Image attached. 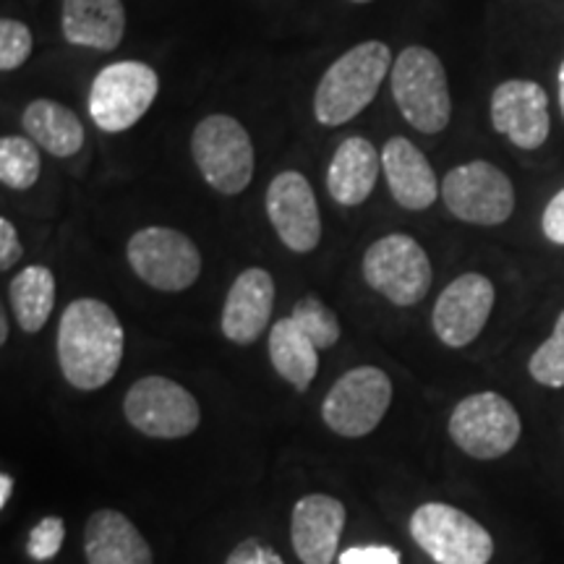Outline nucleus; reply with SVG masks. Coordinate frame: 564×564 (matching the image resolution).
I'll return each instance as SVG.
<instances>
[{
    "label": "nucleus",
    "mask_w": 564,
    "mask_h": 564,
    "mask_svg": "<svg viewBox=\"0 0 564 564\" xmlns=\"http://www.w3.org/2000/svg\"><path fill=\"white\" fill-rule=\"evenodd\" d=\"M340 564H400V552L392 546H352L337 556Z\"/></svg>",
    "instance_id": "7c9ffc66"
},
{
    "label": "nucleus",
    "mask_w": 564,
    "mask_h": 564,
    "mask_svg": "<svg viewBox=\"0 0 564 564\" xmlns=\"http://www.w3.org/2000/svg\"><path fill=\"white\" fill-rule=\"evenodd\" d=\"M126 257L133 274L160 293L188 291L202 274V253L186 232L150 225L129 238Z\"/></svg>",
    "instance_id": "423d86ee"
},
{
    "label": "nucleus",
    "mask_w": 564,
    "mask_h": 564,
    "mask_svg": "<svg viewBox=\"0 0 564 564\" xmlns=\"http://www.w3.org/2000/svg\"><path fill=\"white\" fill-rule=\"evenodd\" d=\"M63 539H66V525L61 518H45L32 528L30 544H26V554L34 562H47L61 552Z\"/></svg>",
    "instance_id": "c85d7f7f"
},
{
    "label": "nucleus",
    "mask_w": 564,
    "mask_h": 564,
    "mask_svg": "<svg viewBox=\"0 0 564 564\" xmlns=\"http://www.w3.org/2000/svg\"><path fill=\"white\" fill-rule=\"evenodd\" d=\"M267 217L285 249L312 253L322 241V215L308 178L299 171H282L267 186Z\"/></svg>",
    "instance_id": "ddd939ff"
},
{
    "label": "nucleus",
    "mask_w": 564,
    "mask_h": 564,
    "mask_svg": "<svg viewBox=\"0 0 564 564\" xmlns=\"http://www.w3.org/2000/svg\"><path fill=\"white\" fill-rule=\"evenodd\" d=\"M11 491H13V478L9 474H3L0 476V507L9 505Z\"/></svg>",
    "instance_id": "72a5a7b5"
},
{
    "label": "nucleus",
    "mask_w": 564,
    "mask_h": 564,
    "mask_svg": "<svg viewBox=\"0 0 564 564\" xmlns=\"http://www.w3.org/2000/svg\"><path fill=\"white\" fill-rule=\"evenodd\" d=\"M497 291L486 274L465 272L440 293L432 312V327L447 348H465L484 333Z\"/></svg>",
    "instance_id": "4468645a"
},
{
    "label": "nucleus",
    "mask_w": 564,
    "mask_h": 564,
    "mask_svg": "<svg viewBox=\"0 0 564 564\" xmlns=\"http://www.w3.org/2000/svg\"><path fill=\"white\" fill-rule=\"evenodd\" d=\"M491 126L520 150H539L552 131L549 95L539 82L507 79L491 91Z\"/></svg>",
    "instance_id": "2eb2a0df"
},
{
    "label": "nucleus",
    "mask_w": 564,
    "mask_h": 564,
    "mask_svg": "<svg viewBox=\"0 0 564 564\" xmlns=\"http://www.w3.org/2000/svg\"><path fill=\"white\" fill-rule=\"evenodd\" d=\"M126 421L152 440H183L199 429V403L186 387L167 377H144L123 400Z\"/></svg>",
    "instance_id": "f8f14e48"
},
{
    "label": "nucleus",
    "mask_w": 564,
    "mask_h": 564,
    "mask_svg": "<svg viewBox=\"0 0 564 564\" xmlns=\"http://www.w3.org/2000/svg\"><path fill=\"white\" fill-rule=\"evenodd\" d=\"M411 535L436 564H489L494 556L491 533L453 505H421L411 514Z\"/></svg>",
    "instance_id": "6e6552de"
},
{
    "label": "nucleus",
    "mask_w": 564,
    "mask_h": 564,
    "mask_svg": "<svg viewBox=\"0 0 564 564\" xmlns=\"http://www.w3.org/2000/svg\"><path fill=\"white\" fill-rule=\"evenodd\" d=\"M528 371L539 384L552 387V390L564 387V312L556 319L549 340L541 348H535L531 361H528Z\"/></svg>",
    "instance_id": "bb28decb"
},
{
    "label": "nucleus",
    "mask_w": 564,
    "mask_h": 564,
    "mask_svg": "<svg viewBox=\"0 0 564 564\" xmlns=\"http://www.w3.org/2000/svg\"><path fill=\"white\" fill-rule=\"evenodd\" d=\"M225 564H285V562H282V556L274 552L270 544H264V541L259 539H249L232 549Z\"/></svg>",
    "instance_id": "c756f323"
},
{
    "label": "nucleus",
    "mask_w": 564,
    "mask_h": 564,
    "mask_svg": "<svg viewBox=\"0 0 564 564\" xmlns=\"http://www.w3.org/2000/svg\"><path fill=\"white\" fill-rule=\"evenodd\" d=\"M126 335L116 312L105 301L68 303L58 324V364L76 390H100L121 369Z\"/></svg>",
    "instance_id": "f257e3e1"
},
{
    "label": "nucleus",
    "mask_w": 564,
    "mask_h": 564,
    "mask_svg": "<svg viewBox=\"0 0 564 564\" xmlns=\"http://www.w3.org/2000/svg\"><path fill=\"white\" fill-rule=\"evenodd\" d=\"M9 301L19 327L26 335L40 333L51 319L55 306V274L42 264L21 270L9 285Z\"/></svg>",
    "instance_id": "b1692460"
},
{
    "label": "nucleus",
    "mask_w": 564,
    "mask_h": 564,
    "mask_svg": "<svg viewBox=\"0 0 564 564\" xmlns=\"http://www.w3.org/2000/svg\"><path fill=\"white\" fill-rule=\"evenodd\" d=\"M345 505L327 494H308L295 502L291 539L303 564H333L345 528Z\"/></svg>",
    "instance_id": "dca6fc26"
},
{
    "label": "nucleus",
    "mask_w": 564,
    "mask_h": 564,
    "mask_svg": "<svg viewBox=\"0 0 564 564\" xmlns=\"http://www.w3.org/2000/svg\"><path fill=\"white\" fill-rule=\"evenodd\" d=\"M541 228L544 236L556 246H564V188L560 194L552 196V202L546 204L544 217H541Z\"/></svg>",
    "instance_id": "473e14b6"
},
{
    "label": "nucleus",
    "mask_w": 564,
    "mask_h": 564,
    "mask_svg": "<svg viewBox=\"0 0 564 564\" xmlns=\"http://www.w3.org/2000/svg\"><path fill=\"white\" fill-rule=\"evenodd\" d=\"M34 47L32 30L19 19L0 21V68L9 74L30 61Z\"/></svg>",
    "instance_id": "cd10ccee"
},
{
    "label": "nucleus",
    "mask_w": 564,
    "mask_h": 564,
    "mask_svg": "<svg viewBox=\"0 0 564 564\" xmlns=\"http://www.w3.org/2000/svg\"><path fill=\"white\" fill-rule=\"evenodd\" d=\"M392 63L390 45L382 40H366L333 61L314 91L316 123L337 129L361 116L382 89Z\"/></svg>",
    "instance_id": "f03ea898"
},
{
    "label": "nucleus",
    "mask_w": 564,
    "mask_h": 564,
    "mask_svg": "<svg viewBox=\"0 0 564 564\" xmlns=\"http://www.w3.org/2000/svg\"><path fill=\"white\" fill-rule=\"evenodd\" d=\"M556 82H560V108H562V116H564V61L560 66V76H556Z\"/></svg>",
    "instance_id": "c9c22d12"
},
{
    "label": "nucleus",
    "mask_w": 564,
    "mask_h": 564,
    "mask_svg": "<svg viewBox=\"0 0 564 564\" xmlns=\"http://www.w3.org/2000/svg\"><path fill=\"white\" fill-rule=\"evenodd\" d=\"M21 126H24L26 137H30L40 150L51 152L53 158H74V154L82 152L84 139V126L74 110L66 108L63 102L55 100H32L24 108V116H21Z\"/></svg>",
    "instance_id": "4be33fe9"
},
{
    "label": "nucleus",
    "mask_w": 564,
    "mask_h": 564,
    "mask_svg": "<svg viewBox=\"0 0 564 564\" xmlns=\"http://www.w3.org/2000/svg\"><path fill=\"white\" fill-rule=\"evenodd\" d=\"M24 257V246L9 217H0V270H11Z\"/></svg>",
    "instance_id": "2f4dec72"
},
{
    "label": "nucleus",
    "mask_w": 564,
    "mask_h": 564,
    "mask_svg": "<svg viewBox=\"0 0 564 564\" xmlns=\"http://www.w3.org/2000/svg\"><path fill=\"white\" fill-rule=\"evenodd\" d=\"M392 403L390 377L377 366L345 371L322 403V419L345 440L371 434Z\"/></svg>",
    "instance_id": "9b49d317"
},
{
    "label": "nucleus",
    "mask_w": 564,
    "mask_h": 564,
    "mask_svg": "<svg viewBox=\"0 0 564 564\" xmlns=\"http://www.w3.org/2000/svg\"><path fill=\"white\" fill-rule=\"evenodd\" d=\"M520 415L497 392H476L463 398L449 415V436L465 455L476 460H497L518 444Z\"/></svg>",
    "instance_id": "9d476101"
},
{
    "label": "nucleus",
    "mask_w": 564,
    "mask_h": 564,
    "mask_svg": "<svg viewBox=\"0 0 564 564\" xmlns=\"http://www.w3.org/2000/svg\"><path fill=\"white\" fill-rule=\"evenodd\" d=\"M390 89L400 116L421 133H442L453 121L447 70L440 55L411 45L398 55L390 70Z\"/></svg>",
    "instance_id": "7ed1b4c3"
},
{
    "label": "nucleus",
    "mask_w": 564,
    "mask_h": 564,
    "mask_svg": "<svg viewBox=\"0 0 564 564\" xmlns=\"http://www.w3.org/2000/svg\"><path fill=\"white\" fill-rule=\"evenodd\" d=\"M192 158L202 178L217 194L236 196L251 186L257 152L249 131L238 118L225 112L202 118L192 133Z\"/></svg>",
    "instance_id": "20e7f679"
},
{
    "label": "nucleus",
    "mask_w": 564,
    "mask_h": 564,
    "mask_svg": "<svg viewBox=\"0 0 564 564\" xmlns=\"http://www.w3.org/2000/svg\"><path fill=\"white\" fill-rule=\"evenodd\" d=\"M63 37L76 47L112 53L123 42V0H63Z\"/></svg>",
    "instance_id": "aec40b11"
},
{
    "label": "nucleus",
    "mask_w": 564,
    "mask_h": 564,
    "mask_svg": "<svg viewBox=\"0 0 564 564\" xmlns=\"http://www.w3.org/2000/svg\"><path fill=\"white\" fill-rule=\"evenodd\" d=\"M364 280L394 306H415L426 299L434 272L429 253L413 236L390 232L364 253Z\"/></svg>",
    "instance_id": "0eeeda50"
},
{
    "label": "nucleus",
    "mask_w": 564,
    "mask_h": 564,
    "mask_svg": "<svg viewBox=\"0 0 564 564\" xmlns=\"http://www.w3.org/2000/svg\"><path fill=\"white\" fill-rule=\"evenodd\" d=\"M158 95L160 76L150 63H110L91 79L89 118L105 133H123L150 112Z\"/></svg>",
    "instance_id": "39448f33"
},
{
    "label": "nucleus",
    "mask_w": 564,
    "mask_h": 564,
    "mask_svg": "<svg viewBox=\"0 0 564 564\" xmlns=\"http://www.w3.org/2000/svg\"><path fill=\"white\" fill-rule=\"evenodd\" d=\"M40 147L30 137L0 139V183L13 192H26L40 181Z\"/></svg>",
    "instance_id": "393cba45"
},
{
    "label": "nucleus",
    "mask_w": 564,
    "mask_h": 564,
    "mask_svg": "<svg viewBox=\"0 0 564 564\" xmlns=\"http://www.w3.org/2000/svg\"><path fill=\"white\" fill-rule=\"evenodd\" d=\"M442 202L457 220L494 228L512 217L514 186L505 171L486 160L457 165L444 175Z\"/></svg>",
    "instance_id": "1a4fd4ad"
},
{
    "label": "nucleus",
    "mask_w": 564,
    "mask_h": 564,
    "mask_svg": "<svg viewBox=\"0 0 564 564\" xmlns=\"http://www.w3.org/2000/svg\"><path fill=\"white\" fill-rule=\"evenodd\" d=\"M9 340V316L0 314V345H6Z\"/></svg>",
    "instance_id": "f704fd0d"
},
{
    "label": "nucleus",
    "mask_w": 564,
    "mask_h": 564,
    "mask_svg": "<svg viewBox=\"0 0 564 564\" xmlns=\"http://www.w3.org/2000/svg\"><path fill=\"white\" fill-rule=\"evenodd\" d=\"M274 280L262 267H249L232 280L223 306V335L236 345L257 343L270 324Z\"/></svg>",
    "instance_id": "f3484780"
},
{
    "label": "nucleus",
    "mask_w": 564,
    "mask_h": 564,
    "mask_svg": "<svg viewBox=\"0 0 564 564\" xmlns=\"http://www.w3.org/2000/svg\"><path fill=\"white\" fill-rule=\"evenodd\" d=\"M382 173V152L366 137L340 141L327 167V192L343 207H361Z\"/></svg>",
    "instance_id": "6ab92c4d"
},
{
    "label": "nucleus",
    "mask_w": 564,
    "mask_h": 564,
    "mask_svg": "<svg viewBox=\"0 0 564 564\" xmlns=\"http://www.w3.org/2000/svg\"><path fill=\"white\" fill-rule=\"evenodd\" d=\"M350 3H373V0H350Z\"/></svg>",
    "instance_id": "e433bc0d"
},
{
    "label": "nucleus",
    "mask_w": 564,
    "mask_h": 564,
    "mask_svg": "<svg viewBox=\"0 0 564 564\" xmlns=\"http://www.w3.org/2000/svg\"><path fill=\"white\" fill-rule=\"evenodd\" d=\"M270 361L285 382L306 392L319 371V348L293 322V316H285L270 329Z\"/></svg>",
    "instance_id": "5701e85b"
},
{
    "label": "nucleus",
    "mask_w": 564,
    "mask_h": 564,
    "mask_svg": "<svg viewBox=\"0 0 564 564\" xmlns=\"http://www.w3.org/2000/svg\"><path fill=\"white\" fill-rule=\"evenodd\" d=\"M382 173L392 199L403 209H429L442 196V183L419 147L405 137L387 139L382 147Z\"/></svg>",
    "instance_id": "a211bd4d"
},
{
    "label": "nucleus",
    "mask_w": 564,
    "mask_h": 564,
    "mask_svg": "<svg viewBox=\"0 0 564 564\" xmlns=\"http://www.w3.org/2000/svg\"><path fill=\"white\" fill-rule=\"evenodd\" d=\"M84 552L89 564H152V549L139 528L118 510H97L87 520Z\"/></svg>",
    "instance_id": "412c9836"
},
{
    "label": "nucleus",
    "mask_w": 564,
    "mask_h": 564,
    "mask_svg": "<svg viewBox=\"0 0 564 564\" xmlns=\"http://www.w3.org/2000/svg\"><path fill=\"white\" fill-rule=\"evenodd\" d=\"M293 322L312 337V343L319 350L333 348V345L340 340V322H337V314L329 306L316 299V295H303V299L293 306Z\"/></svg>",
    "instance_id": "a878e982"
}]
</instances>
